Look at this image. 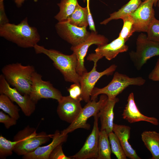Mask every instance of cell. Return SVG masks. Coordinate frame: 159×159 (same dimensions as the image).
<instances>
[{
    "mask_svg": "<svg viewBox=\"0 0 159 159\" xmlns=\"http://www.w3.org/2000/svg\"><path fill=\"white\" fill-rule=\"evenodd\" d=\"M153 0L142 2L135 11L130 15L133 21L135 32H147L151 24L155 18Z\"/></svg>",
    "mask_w": 159,
    "mask_h": 159,
    "instance_id": "cell-13",
    "label": "cell"
},
{
    "mask_svg": "<svg viewBox=\"0 0 159 159\" xmlns=\"http://www.w3.org/2000/svg\"><path fill=\"white\" fill-rule=\"evenodd\" d=\"M12 102L6 95L0 94V109L17 120L20 117L19 114V110L18 107Z\"/></svg>",
    "mask_w": 159,
    "mask_h": 159,
    "instance_id": "cell-26",
    "label": "cell"
},
{
    "mask_svg": "<svg viewBox=\"0 0 159 159\" xmlns=\"http://www.w3.org/2000/svg\"><path fill=\"white\" fill-rule=\"evenodd\" d=\"M141 139L152 155V159H159V133L145 131L141 135Z\"/></svg>",
    "mask_w": 159,
    "mask_h": 159,
    "instance_id": "cell-21",
    "label": "cell"
},
{
    "mask_svg": "<svg viewBox=\"0 0 159 159\" xmlns=\"http://www.w3.org/2000/svg\"><path fill=\"white\" fill-rule=\"evenodd\" d=\"M121 19L123 20V24L118 37L123 39L126 42L135 32L133 26V21L130 15L125 16L122 17Z\"/></svg>",
    "mask_w": 159,
    "mask_h": 159,
    "instance_id": "cell-28",
    "label": "cell"
},
{
    "mask_svg": "<svg viewBox=\"0 0 159 159\" xmlns=\"http://www.w3.org/2000/svg\"><path fill=\"white\" fill-rule=\"evenodd\" d=\"M88 21L89 29L92 31L96 32L94 21L90 11L89 12L88 16Z\"/></svg>",
    "mask_w": 159,
    "mask_h": 159,
    "instance_id": "cell-36",
    "label": "cell"
},
{
    "mask_svg": "<svg viewBox=\"0 0 159 159\" xmlns=\"http://www.w3.org/2000/svg\"><path fill=\"white\" fill-rule=\"evenodd\" d=\"M148 77L151 80L159 82V57L155 67L149 74Z\"/></svg>",
    "mask_w": 159,
    "mask_h": 159,
    "instance_id": "cell-34",
    "label": "cell"
},
{
    "mask_svg": "<svg viewBox=\"0 0 159 159\" xmlns=\"http://www.w3.org/2000/svg\"><path fill=\"white\" fill-rule=\"evenodd\" d=\"M0 94L6 95L12 102H15L26 116H30L35 110L36 103L29 95H22L15 88H12L2 74L0 75Z\"/></svg>",
    "mask_w": 159,
    "mask_h": 159,
    "instance_id": "cell-9",
    "label": "cell"
},
{
    "mask_svg": "<svg viewBox=\"0 0 159 159\" xmlns=\"http://www.w3.org/2000/svg\"><path fill=\"white\" fill-rule=\"evenodd\" d=\"M67 135H62L58 130H56L52 137V142L48 145L39 146L34 151L23 156L24 159H49V155L58 145L65 142Z\"/></svg>",
    "mask_w": 159,
    "mask_h": 159,
    "instance_id": "cell-18",
    "label": "cell"
},
{
    "mask_svg": "<svg viewBox=\"0 0 159 159\" xmlns=\"http://www.w3.org/2000/svg\"><path fill=\"white\" fill-rule=\"evenodd\" d=\"M82 100L74 99L69 95L63 96L58 101L57 112L62 120L70 124L73 122L80 113L82 108Z\"/></svg>",
    "mask_w": 159,
    "mask_h": 159,
    "instance_id": "cell-16",
    "label": "cell"
},
{
    "mask_svg": "<svg viewBox=\"0 0 159 159\" xmlns=\"http://www.w3.org/2000/svg\"><path fill=\"white\" fill-rule=\"evenodd\" d=\"M67 90L69 93L70 96L72 98L82 100L81 97V90L80 83H74L67 89Z\"/></svg>",
    "mask_w": 159,
    "mask_h": 159,
    "instance_id": "cell-32",
    "label": "cell"
},
{
    "mask_svg": "<svg viewBox=\"0 0 159 159\" xmlns=\"http://www.w3.org/2000/svg\"><path fill=\"white\" fill-rule=\"evenodd\" d=\"M141 77H130L125 74L116 72L112 79L106 86L102 88L94 87L90 95V100H97V96L105 94L109 99H114L127 87L130 85L140 86L145 82Z\"/></svg>",
    "mask_w": 159,
    "mask_h": 159,
    "instance_id": "cell-5",
    "label": "cell"
},
{
    "mask_svg": "<svg viewBox=\"0 0 159 159\" xmlns=\"http://www.w3.org/2000/svg\"><path fill=\"white\" fill-rule=\"evenodd\" d=\"M55 28L58 34L74 46L84 42L90 34L87 30V27L77 26L67 20L59 21Z\"/></svg>",
    "mask_w": 159,
    "mask_h": 159,
    "instance_id": "cell-10",
    "label": "cell"
},
{
    "mask_svg": "<svg viewBox=\"0 0 159 159\" xmlns=\"http://www.w3.org/2000/svg\"><path fill=\"white\" fill-rule=\"evenodd\" d=\"M113 132L118 138L127 157L131 159H140L128 142L130 132V127L114 124Z\"/></svg>",
    "mask_w": 159,
    "mask_h": 159,
    "instance_id": "cell-20",
    "label": "cell"
},
{
    "mask_svg": "<svg viewBox=\"0 0 159 159\" xmlns=\"http://www.w3.org/2000/svg\"><path fill=\"white\" fill-rule=\"evenodd\" d=\"M17 141H10L1 135L0 136V157L5 158L12 155Z\"/></svg>",
    "mask_w": 159,
    "mask_h": 159,
    "instance_id": "cell-29",
    "label": "cell"
},
{
    "mask_svg": "<svg viewBox=\"0 0 159 159\" xmlns=\"http://www.w3.org/2000/svg\"><path fill=\"white\" fill-rule=\"evenodd\" d=\"M94 117V121L91 133L81 149L75 154L70 157L72 159L97 158L100 132L98 126L99 117L97 115Z\"/></svg>",
    "mask_w": 159,
    "mask_h": 159,
    "instance_id": "cell-15",
    "label": "cell"
},
{
    "mask_svg": "<svg viewBox=\"0 0 159 159\" xmlns=\"http://www.w3.org/2000/svg\"><path fill=\"white\" fill-rule=\"evenodd\" d=\"M157 6L158 8L159 12V0H158L157 4Z\"/></svg>",
    "mask_w": 159,
    "mask_h": 159,
    "instance_id": "cell-39",
    "label": "cell"
},
{
    "mask_svg": "<svg viewBox=\"0 0 159 159\" xmlns=\"http://www.w3.org/2000/svg\"><path fill=\"white\" fill-rule=\"evenodd\" d=\"M111 151L118 159H126L127 156L116 135L112 131L108 134Z\"/></svg>",
    "mask_w": 159,
    "mask_h": 159,
    "instance_id": "cell-27",
    "label": "cell"
},
{
    "mask_svg": "<svg viewBox=\"0 0 159 159\" xmlns=\"http://www.w3.org/2000/svg\"><path fill=\"white\" fill-rule=\"evenodd\" d=\"M9 115L2 111H0V122L3 123L7 129H9L16 123L17 120Z\"/></svg>",
    "mask_w": 159,
    "mask_h": 159,
    "instance_id": "cell-33",
    "label": "cell"
},
{
    "mask_svg": "<svg viewBox=\"0 0 159 159\" xmlns=\"http://www.w3.org/2000/svg\"><path fill=\"white\" fill-rule=\"evenodd\" d=\"M125 42L118 37L110 43L98 46L95 50V52L89 54L87 59L97 63L99 60L104 57L108 60H111L119 53L127 51L128 47L125 44Z\"/></svg>",
    "mask_w": 159,
    "mask_h": 159,
    "instance_id": "cell-14",
    "label": "cell"
},
{
    "mask_svg": "<svg viewBox=\"0 0 159 159\" xmlns=\"http://www.w3.org/2000/svg\"><path fill=\"white\" fill-rule=\"evenodd\" d=\"M33 48L36 54H44L53 61V66L62 74L66 81L80 83V76L77 71V59L74 53L66 55L55 49H47L38 44Z\"/></svg>",
    "mask_w": 159,
    "mask_h": 159,
    "instance_id": "cell-2",
    "label": "cell"
},
{
    "mask_svg": "<svg viewBox=\"0 0 159 159\" xmlns=\"http://www.w3.org/2000/svg\"><path fill=\"white\" fill-rule=\"evenodd\" d=\"M9 22L5 12L4 1L0 2V26Z\"/></svg>",
    "mask_w": 159,
    "mask_h": 159,
    "instance_id": "cell-35",
    "label": "cell"
},
{
    "mask_svg": "<svg viewBox=\"0 0 159 159\" xmlns=\"http://www.w3.org/2000/svg\"><path fill=\"white\" fill-rule=\"evenodd\" d=\"M90 11L88 6L83 8L78 4L73 12L66 20L77 26L87 27L88 25V16Z\"/></svg>",
    "mask_w": 159,
    "mask_h": 159,
    "instance_id": "cell-23",
    "label": "cell"
},
{
    "mask_svg": "<svg viewBox=\"0 0 159 159\" xmlns=\"http://www.w3.org/2000/svg\"><path fill=\"white\" fill-rule=\"evenodd\" d=\"M4 0H0V2H3Z\"/></svg>",
    "mask_w": 159,
    "mask_h": 159,
    "instance_id": "cell-40",
    "label": "cell"
},
{
    "mask_svg": "<svg viewBox=\"0 0 159 159\" xmlns=\"http://www.w3.org/2000/svg\"><path fill=\"white\" fill-rule=\"evenodd\" d=\"M111 150L108 134L104 130L99 133L97 159H111Z\"/></svg>",
    "mask_w": 159,
    "mask_h": 159,
    "instance_id": "cell-25",
    "label": "cell"
},
{
    "mask_svg": "<svg viewBox=\"0 0 159 159\" xmlns=\"http://www.w3.org/2000/svg\"><path fill=\"white\" fill-rule=\"evenodd\" d=\"M53 135L44 132H36V130L28 126L15 135L14 140L17 141L14 151L19 155H24L35 150L41 145L48 142Z\"/></svg>",
    "mask_w": 159,
    "mask_h": 159,
    "instance_id": "cell-4",
    "label": "cell"
},
{
    "mask_svg": "<svg viewBox=\"0 0 159 159\" xmlns=\"http://www.w3.org/2000/svg\"><path fill=\"white\" fill-rule=\"evenodd\" d=\"M148 38L159 43V20L155 18L150 25L147 32Z\"/></svg>",
    "mask_w": 159,
    "mask_h": 159,
    "instance_id": "cell-30",
    "label": "cell"
},
{
    "mask_svg": "<svg viewBox=\"0 0 159 159\" xmlns=\"http://www.w3.org/2000/svg\"><path fill=\"white\" fill-rule=\"evenodd\" d=\"M143 1L146 0H143ZM154 1V6H157V2L158 0H153Z\"/></svg>",
    "mask_w": 159,
    "mask_h": 159,
    "instance_id": "cell-38",
    "label": "cell"
},
{
    "mask_svg": "<svg viewBox=\"0 0 159 159\" xmlns=\"http://www.w3.org/2000/svg\"><path fill=\"white\" fill-rule=\"evenodd\" d=\"M25 0H13L16 6L19 7L21 6Z\"/></svg>",
    "mask_w": 159,
    "mask_h": 159,
    "instance_id": "cell-37",
    "label": "cell"
},
{
    "mask_svg": "<svg viewBox=\"0 0 159 159\" xmlns=\"http://www.w3.org/2000/svg\"><path fill=\"white\" fill-rule=\"evenodd\" d=\"M63 144H59L53 150L49 155V159H72L64 153L62 146Z\"/></svg>",
    "mask_w": 159,
    "mask_h": 159,
    "instance_id": "cell-31",
    "label": "cell"
},
{
    "mask_svg": "<svg viewBox=\"0 0 159 159\" xmlns=\"http://www.w3.org/2000/svg\"><path fill=\"white\" fill-rule=\"evenodd\" d=\"M108 99L105 94H101L98 101L97 100H90L87 103L74 121L70 125L62 130L61 134L63 135H67L78 128L89 130L90 125L87 123L88 119L92 116L97 115L100 110L106 103Z\"/></svg>",
    "mask_w": 159,
    "mask_h": 159,
    "instance_id": "cell-7",
    "label": "cell"
},
{
    "mask_svg": "<svg viewBox=\"0 0 159 159\" xmlns=\"http://www.w3.org/2000/svg\"><path fill=\"white\" fill-rule=\"evenodd\" d=\"M122 115L123 119L131 123L144 121L155 125H158L159 124L158 120L157 118L145 116L140 112L135 102L133 92L131 93L129 95L127 103Z\"/></svg>",
    "mask_w": 159,
    "mask_h": 159,
    "instance_id": "cell-17",
    "label": "cell"
},
{
    "mask_svg": "<svg viewBox=\"0 0 159 159\" xmlns=\"http://www.w3.org/2000/svg\"><path fill=\"white\" fill-rule=\"evenodd\" d=\"M108 39L104 36L97 34V32L92 31L87 39L82 43L76 46H72L71 49L76 55L77 59V71L82 76L87 72L84 65L85 58L89 47L92 44L98 46L108 43Z\"/></svg>",
    "mask_w": 159,
    "mask_h": 159,
    "instance_id": "cell-11",
    "label": "cell"
},
{
    "mask_svg": "<svg viewBox=\"0 0 159 159\" xmlns=\"http://www.w3.org/2000/svg\"><path fill=\"white\" fill-rule=\"evenodd\" d=\"M142 2L141 0H130L117 11L111 14L109 18L101 22L100 24L106 25L111 20L121 19L125 16L130 15L135 11Z\"/></svg>",
    "mask_w": 159,
    "mask_h": 159,
    "instance_id": "cell-22",
    "label": "cell"
},
{
    "mask_svg": "<svg viewBox=\"0 0 159 159\" xmlns=\"http://www.w3.org/2000/svg\"><path fill=\"white\" fill-rule=\"evenodd\" d=\"M0 36L23 48L34 47L40 39L37 28L29 24L27 17L18 24L9 22L0 26Z\"/></svg>",
    "mask_w": 159,
    "mask_h": 159,
    "instance_id": "cell-1",
    "label": "cell"
},
{
    "mask_svg": "<svg viewBox=\"0 0 159 159\" xmlns=\"http://www.w3.org/2000/svg\"><path fill=\"white\" fill-rule=\"evenodd\" d=\"M35 71L33 66L18 62L6 65L1 69L2 74L9 84L23 95H30L32 77Z\"/></svg>",
    "mask_w": 159,
    "mask_h": 159,
    "instance_id": "cell-3",
    "label": "cell"
},
{
    "mask_svg": "<svg viewBox=\"0 0 159 159\" xmlns=\"http://www.w3.org/2000/svg\"><path fill=\"white\" fill-rule=\"evenodd\" d=\"M119 101V99L117 97L114 99H108L98 113L101 125L100 130H104L108 134L113 131L114 124V108L115 104Z\"/></svg>",
    "mask_w": 159,
    "mask_h": 159,
    "instance_id": "cell-19",
    "label": "cell"
},
{
    "mask_svg": "<svg viewBox=\"0 0 159 159\" xmlns=\"http://www.w3.org/2000/svg\"><path fill=\"white\" fill-rule=\"evenodd\" d=\"M97 66V63H94V66L91 71L86 72L80 76L81 97L82 100L87 103L90 100L91 92L97 81L103 76L112 75L117 67L116 65L113 64L103 71L99 72L96 70Z\"/></svg>",
    "mask_w": 159,
    "mask_h": 159,
    "instance_id": "cell-12",
    "label": "cell"
},
{
    "mask_svg": "<svg viewBox=\"0 0 159 159\" xmlns=\"http://www.w3.org/2000/svg\"><path fill=\"white\" fill-rule=\"evenodd\" d=\"M129 56L136 69L140 70L151 58L159 56V43L150 40L142 33L137 39L135 51H131Z\"/></svg>",
    "mask_w": 159,
    "mask_h": 159,
    "instance_id": "cell-6",
    "label": "cell"
},
{
    "mask_svg": "<svg viewBox=\"0 0 159 159\" xmlns=\"http://www.w3.org/2000/svg\"><path fill=\"white\" fill-rule=\"evenodd\" d=\"M78 4L77 0H61L57 4L59 11L54 18L58 21L66 20L73 12Z\"/></svg>",
    "mask_w": 159,
    "mask_h": 159,
    "instance_id": "cell-24",
    "label": "cell"
},
{
    "mask_svg": "<svg viewBox=\"0 0 159 159\" xmlns=\"http://www.w3.org/2000/svg\"><path fill=\"white\" fill-rule=\"evenodd\" d=\"M32 85L29 95L36 104L42 99H52L59 101L62 95L61 92L55 88L49 81L42 79V76L35 71L32 77Z\"/></svg>",
    "mask_w": 159,
    "mask_h": 159,
    "instance_id": "cell-8",
    "label": "cell"
}]
</instances>
